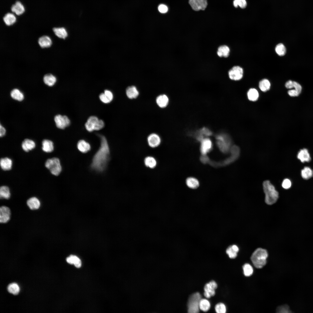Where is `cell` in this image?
Segmentation results:
<instances>
[{"label": "cell", "instance_id": "6da1fadb", "mask_svg": "<svg viewBox=\"0 0 313 313\" xmlns=\"http://www.w3.org/2000/svg\"><path fill=\"white\" fill-rule=\"evenodd\" d=\"M100 146L93 156L90 168L96 172H101L106 169L110 159L109 146L105 137L99 135Z\"/></svg>", "mask_w": 313, "mask_h": 313}, {"label": "cell", "instance_id": "9c48e42d", "mask_svg": "<svg viewBox=\"0 0 313 313\" xmlns=\"http://www.w3.org/2000/svg\"><path fill=\"white\" fill-rule=\"evenodd\" d=\"M54 120L57 127L62 129L69 126L70 123V119L65 115H56L54 117Z\"/></svg>", "mask_w": 313, "mask_h": 313}, {"label": "cell", "instance_id": "836d02e7", "mask_svg": "<svg viewBox=\"0 0 313 313\" xmlns=\"http://www.w3.org/2000/svg\"><path fill=\"white\" fill-rule=\"evenodd\" d=\"M270 86V81L266 79H262L260 81L259 83V88L261 91L263 92H265L269 90Z\"/></svg>", "mask_w": 313, "mask_h": 313}, {"label": "cell", "instance_id": "f907efd6", "mask_svg": "<svg viewBox=\"0 0 313 313\" xmlns=\"http://www.w3.org/2000/svg\"><path fill=\"white\" fill-rule=\"evenodd\" d=\"M294 88L295 90L297 91L299 94L301 93L302 90V87L299 83L296 81H294Z\"/></svg>", "mask_w": 313, "mask_h": 313}, {"label": "cell", "instance_id": "816d5d0a", "mask_svg": "<svg viewBox=\"0 0 313 313\" xmlns=\"http://www.w3.org/2000/svg\"><path fill=\"white\" fill-rule=\"evenodd\" d=\"M104 93L110 100L112 101L113 98V95L112 92L111 91L107 90L104 91Z\"/></svg>", "mask_w": 313, "mask_h": 313}, {"label": "cell", "instance_id": "484cf974", "mask_svg": "<svg viewBox=\"0 0 313 313\" xmlns=\"http://www.w3.org/2000/svg\"><path fill=\"white\" fill-rule=\"evenodd\" d=\"M230 49L225 45L220 46L218 49L217 54L220 57H227L229 55Z\"/></svg>", "mask_w": 313, "mask_h": 313}, {"label": "cell", "instance_id": "c3c4849f", "mask_svg": "<svg viewBox=\"0 0 313 313\" xmlns=\"http://www.w3.org/2000/svg\"><path fill=\"white\" fill-rule=\"evenodd\" d=\"M158 9L159 12L162 13H166L168 10L167 6L163 4L160 5L158 6Z\"/></svg>", "mask_w": 313, "mask_h": 313}, {"label": "cell", "instance_id": "b9f144b4", "mask_svg": "<svg viewBox=\"0 0 313 313\" xmlns=\"http://www.w3.org/2000/svg\"><path fill=\"white\" fill-rule=\"evenodd\" d=\"M215 309L216 312L217 313H225L226 312V307L222 303H219L216 304Z\"/></svg>", "mask_w": 313, "mask_h": 313}, {"label": "cell", "instance_id": "f35d334b", "mask_svg": "<svg viewBox=\"0 0 313 313\" xmlns=\"http://www.w3.org/2000/svg\"><path fill=\"white\" fill-rule=\"evenodd\" d=\"M275 50L276 54L279 56H283L286 53V49L283 43L278 44L275 47Z\"/></svg>", "mask_w": 313, "mask_h": 313}, {"label": "cell", "instance_id": "f546056e", "mask_svg": "<svg viewBox=\"0 0 313 313\" xmlns=\"http://www.w3.org/2000/svg\"><path fill=\"white\" fill-rule=\"evenodd\" d=\"M44 83L49 86L54 85L56 81V78L53 75L50 74L45 75L43 78Z\"/></svg>", "mask_w": 313, "mask_h": 313}, {"label": "cell", "instance_id": "277c9868", "mask_svg": "<svg viewBox=\"0 0 313 313\" xmlns=\"http://www.w3.org/2000/svg\"><path fill=\"white\" fill-rule=\"evenodd\" d=\"M104 126L103 121L99 119L95 116L90 117L85 124L86 129L89 132L100 130L103 128Z\"/></svg>", "mask_w": 313, "mask_h": 313}, {"label": "cell", "instance_id": "7c38bea8", "mask_svg": "<svg viewBox=\"0 0 313 313\" xmlns=\"http://www.w3.org/2000/svg\"><path fill=\"white\" fill-rule=\"evenodd\" d=\"M231 156L226 159L224 162V164L228 165L234 162L239 157L240 153V150L237 146L234 145L232 146L230 150Z\"/></svg>", "mask_w": 313, "mask_h": 313}, {"label": "cell", "instance_id": "60d3db41", "mask_svg": "<svg viewBox=\"0 0 313 313\" xmlns=\"http://www.w3.org/2000/svg\"><path fill=\"white\" fill-rule=\"evenodd\" d=\"M244 274L246 276H249L251 275L253 272V268L252 266L248 263L244 264L243 266Z\"/></svg>", "mask_w": 313, "mask_h": 313}, {"label": "cell", "instance_id": "d590c367", "mask_svg": "<svg viewBox=\"0 0 313 313\" xmlns=\"http://www.w3.org/2000/svg\"><path fill=\"white\" fill-rule=\"evenodd\" d=\"M302 177L305 179H308L313 176V171L308 167H305L301 171Z\"/></svg>", "mask_w": 313, "mask_h": 313}, {"label": "cell", "instance_id": "83f0119b", "mask_svg": "<svg viewBox=\"0 0 313 313\" xmlns=\"http://www.w3.org/2000/svg\"><path fill=\"white\" fill-rule=\"evenodd\" d=\"M3 21L5 24L8 26L12 25L16 21V19L12 14L8 13L6 14L3 18Z\"/></svg>", "mask_w": 313, "mask_h": 313}, {"label": "cell", "instance_id": "7402d4cb", "mask_svg": "<svg viewBox=\"0 0 313 313\" xmlns=\"http://www.w3.org/2000/svg\"><path fill=\"white\" fill-rule=\"evenodd\" d=\"M0 164L2 170L5 171L9 170L12 168V161L8 157L2 158L0 160Z\"/></svg>", "mask_w": 313, "mask_h": 313}, {"label": "cell", "instance_id": "ab89813d", "mask_svg": "<svg viewBox=\"0 0 313 313\" xmlns=\"http://www.w3.org/2000/svg\"><path fill=\"white\" fill-rule=\"evenodd\" d=\"M8 292L14 295L17 294L19 292V288L18 285L15 283H10L7 287Z\"/></svg>", "mask_w": 313, "mask_h": 313}, {"label": "cell", "instance_id": "3957f363", "mask_svg": "<svg viewBox=\"0 0 313 313\" xmlns=\"http://www.w3.org/2000/svg\"><path fill=\"white\" fill-rule=\"evenodd\" d=\"M268 256V252L266 250L259 248L253 252L251 259L255 267L261 268L266 265Z\"/></svg>", "mask_w": 313, "mask_h": 313}, {"label": "cell", "instance_id": "11a10c76", "mask_svg": "<svg viewBox=\"0 0 313 313\" xmlns=\"http://www.w3.org/2000/svg\"><path fill=\"white\" fill-rule=\"evenodd\" d=\"M285 86L288 89H291L294 88V81L289 80L285 84Z\"/></svg>", "mask_w": 313, "mask_h": 313}, {"label": "cell", "instance_id": "9a60e30c", "mask_svg": "<svg viewBox=\"0 0 313 313\" xmlns=\"http://www.w3.org/2000/svg\"><path fill=\"white\" fill-rule=\"evenodd\" d=\"M147 141L149 146L152 148L158 147L161 142L159 136L155 133L150 134L148 137Z\"/></svg>", "mask_w": 313, "mask_h": 313}, {"label": "cell", "instance_id": "ba28073f", "mask_svg": "<svg viewBox=\"0 0 313 313\" xmlns=\"http://www.w3.org/2000/svg\"><path fill=\"white\" fill-rule=\"evenodd\" d=\"M243 68L239 66L233 67L228 72L229 78L231 80L239 81L242 79L243 76Z\"/></svg>", "mask_w": 313, "mask_h": 313}, {"label": "cell", "instance_id": "5b68a950", "mask_svg": "<svg viewBox=\"0 0 313 313\" xmlns=\"http://www.w3.org/2000/svg\"><path fill=\"white\" fill-rule=\"evenodd\" d=\"M46 167L55 176L59 175L62 171V167L59 159L57 157L48 159L45 163Z\"/></svg>", "mask_w": 313, "mask_h": 313}, {"label": "cell", "instance_id": "ee69618b", "mask_svg": "<svg viewBox=\"0 0 313 313\" xmlns=\"http://www.w3.org/2000/svg\"><path fill=\"white\" fill-rule=\"evenodd\" d=\"M234 6L237 8L238 6L242 8H244L246 7L247 3L245 0H234L233 1Z\"/></svg>", "mask_w": 313, "mask_h": 313}, {"label": "cell", "instance_id": "f6af8a7d", "mask_svg": "<svg viewBox=\"0 0 313 313\" xmlns=\"http://www.w3.org/2000/svg\"><path fill=\"white\" fill-rule=\"evenodd\" d=\"M73 264L77 268H80L81 265V260L77 256L73 255Z\"/></svg>", "mask_w": 313, "mask_h": 313}, {"label": "cell", "instance_id": "e0dca14e", "mask_svg": "<svg viewBox=\"0 0 313 313\" xmlns=\"http://www.w3.org/2000/svg\"><path fill=\"white\" fill-rule=\"evenodd\" d=\"M297 157L302 163L309 162L311 159L308 150L305 148L301 149L299 151L297 155Z\"/></svg>", "mask_w": 313, "mask_h": 313}, {"label": "cell", "instance_id": "d4e9b609", "mask_svg": "<svg viewBox=\"0 0 313 313\" xmlns=\"http://www.w3.org/2000/svg\"><path fill=\"white\" fill-rule=\"evenodd\" d=\"M156 101L157 105L160 107L164 108L168 104L169 99L166 95L161 94L157 97L156 99Z\"/></svg>", "mask_w": 313, "mask_h": 313}, {"label": "cell", "instance_id": "2e32d148", "mask_svg": "<svg viewBox=\"0 0 313 313\" xmlns=\"http://www.w3.org/2000/svg\"><path fill=\"white\" fill-rule=\"evenodd\" d=\"M26 204L29 208L31 210L38 209L41 205L39 200L36 197H32L27 201Z\"/></svg>", "mask_w": 313, "mask_h": 313}, {"label": "cell", "instance_id": "f1b7e54d", "mask_svg": "<svg viewBox=\"0 0 313 313\" xmlns=\"http://www.w3.org/2000/svg\"><path fill=\"white\" fill-rule=\"evenodd\" d=\"M53 30L55 34L59 38L65 39L68 36L67 32L64 28H54Z\"/></svg>", "mask_w": 313, "mask_h": 313}, {"label": "cell", "instance_id": "4316f807", "mask_svg": "<svg viewBox=\"0 0 313 313\" xmlns=\"http://www.w3.org/2000/svg\"><path fill=\"white\" fill-rule=\"evenodd\" d=\"M239 251L238 247L236 245L229 246L226 250V253L231 259L235 258L237 256V253Z\"/></svg>", "mask_w": 313, "mask_h": 313}, {"label": "cell", "instance_id": "bcb514c9", "mask_svg": "<svg viewBox=\"0 0 313 313\" xmlns=\"http://www.w3.org/2000/svg\"><path fill=\"white\" fill-rule=\"evenodd\" d=\"M99 98L100 100L105 103H108L111 101L104 93L101 94Z\"/></svg>", "mask_w": 313, "mask_h": 313}, {"label": "cell", "instance_id": "ac0fdd59", "mask_svg": "<svg viewBox=\"0 0 313 313\" xmlns=\"http://www.w3.org/2000/svg\"><path fill=\"white\" fill-rule=\"evenodd\" d=\"M77 147L79 151L83 153H87L91 149L90 144L84 140H80L78 141Z\"/></svg>", "mask_w": 313, "mask_h": 313}, {"label": "cell", "instance_id": "44dd1931", "mask_svg": "<svg viewBox=\"0 0 313 313\" xmlns=\"http://www.w3.org/2000/svg\"><path fill=\"white\" fill-rule=\"evenodd\" d=\"M38 43L42 48L50 47L52 43L51 39L47 36H43L40 37L38 40Z\"/></svg>", "mask_w": 313, "mask_h": 313}, {"label": "cell", "instance_id": "30bf717a", "mask_svg": "<svg viewBox=\"0 0 313 313\" xmlns=\"http://www.w3.org/2000/svg\"><path fill=\"white\" fill-rule=\"evenodd\" d=\"M217 285L214 281H211L206 283L204 287V296L207 298H209L215 294V290L217 288Z\"/></svg>", "mask_w": 313, "mask_h": 313}, {"label": "cell", "instance_id": "4fadbf2b", "mask_svg": "<svg viewBox=\"0 0 313 313\" xmlns=\"http://www.w3.org/2000/svg\"><path fill=\"white\" fill-rule=\"evenodd\" d=\"M189 3L192 9L195 11L204 10L207 5V0H189Z\"/></svg>", "mask_w": 313, "mask_h": 313}, {"label": "cell", "instance_id": "db71d44e", "mask_svg": "<svg viewBox=\"0 0 313 313\" xmlns=\"http://www.w3.org/2000/svg\"><path fill=\"white\" fill-rule=\"evenodd\" d=\"M200 159L201 162L203 163H206L209 161V158L206 155H202L201 156Z\"/></svg>", "mask_w": 313, "mask_h": 313}, {"label": "cell", "instance_id": "cb8c5ba5", "mask_svg": "<svg viewBox=\"0 0 313 313\" xmlns=\"http://www.w3.org/2000/svg\"><path fill=\"white\" fill-rule=\"evenodd\" d=\"M126 93L127 97L130 99L136 98L139 95V92L134 86L128 87L126 89Z\"/></svg>", "mask_w": 313, "mask_h": 313}, {"label": "cell", "instance_id": "4dcf8cb0", "mask_svg": "<svg viewBox=\"0 0 313 313\" xmlns=\"http://www.w3.org/2000/svg\"><path fill=\"white\" fill-rule=\"evenodd\" d=\"M247 95L248 99L252 101H256L259 97L258 91L254 88L250 89L247 92Z\"/></svg>", "mask_w": 313, "mask_h": 313}, {"label": "cell", "instance_id": "ffe728a7", "mask_svg": "<svg viewBox=\"0 0 313 313\" xmlns=\"http://www.w3.org/2000/svg\"><path fill=\"white\" fill-rule=\"evenodd\" d=\"M12 11L17 15L22 14L24 12L25 8L23 4L19 1H17L13 5L11 8Z\"/></svg>", "mask_w": 313, "mask_h": 313}, {"label": "cell", "instance_id": "9f6ffc18", "mask_svg": "<svg viewBox=\"0 0 313 313\" xmlns=\"http://www.w3.org/2000/svg\"><path fill=\"white\" fill-rule=\"evenodd\" d=\"M6 130L5 128L2 126L1 124L0 125V136L2 137L4 136L6 133Z\"/></svg>", "mask_w": 313, "mask_h": 313}, {"label": "cell", "instance_id": "f5cc1de1", "mask_svg": "<svg viewBox=\"0 0 313 313\" xmlns=\"http://www.w3.org/2000/svg\"><path fill=\"white\" fill-rule=\"evenodd\" d=\"M288 93L291 97L297 96L299 94L298 92L295 89L289 90L288 92Z\"/></svg>", "mask_w": 313, "mask_h": 313}, {"label": "cell", "instance_id": "681fc988", "mask_svg": "<svg viewBox=\"0 0 313 313\" xmlns=\"http://www.w3.org/2000/svg\"><path fill=\"white\" fill-rule=\"evenodd\" d=\"M201 135H202V134L207 136H209L212 134L211 132L208 129L205 128H203L201 131Z\"/></svg>", "mask_w": 313, "mask_h": 313}, {"label": "cell", "instance_id": "e575fe53", "mask_svg": "<svg viewBox=\"0 0 313 313\" xmlns=\"http://www.w3.org/2000/svg\"><path fill=\"white\" fill-rule=\"evenodd\" d=\"M186 184L189 188L195 189L199 186V182L196 178L190 177L188 178L186 181Z\"/></svg>", "mask_w": 313, "mask_h": 313}, {"label": "cell", "instance_id": "8fae6325", "mask_svg": "<svg viewBox=\"0 0 313 313\" xmlns=\"http://www.w3.org/2000/svg\"><path fill=\"white\" fill-rule=\"evenodd\" d=\"M11 212L10 208L5 205L0 208V223H6L9 221L11 216Z\"/></svg>", "mask_w": 313, "mask_h": 313}, {"label": "cell", "instance_id": "1f68e13d", "mask_svg": "<svg viewBox=\"0 0 313 313\" xmlns=\"http://www.w3.org/2000/svg\"><path fill=\"white\" fill-rule=\"evenodd\" d=\"M10 193L9 188L6 186H2L0 188V197L1 199H9Z\"/></svg>", "mask_w": 313, "mask_h": 313}, {"label": "cell", "instance_id": "8992f818", "mask_svg": "<svg viewBox=\"0 0 313 313\" xmlns=\"http://www.w3.org/2000/svg\"><path fill=\"white\" fill-rule=\"evenodd\" d=\"M217 144L220 150L223 153H226L230 150L231 141L227 135L223 134L217 136L216 137Z\"/></svg>", "mask_w": 313, "mask_h": 313}, {"label": "cell", "instance_id": "6f0895ef", "mask_svg": "<svg viewBox=\"0 0 313 313\" xmlns=\"http://www.w3.org/2000/svg\"><path fill=\"white\" fill-rule=\"evenodd\" d=\"M66 260L67 262L71 264H73V259L72 255H71L67 257Z\"/></svg>", "mask_w": 313, "mask_h": 313}, {"label": "cell", "instance_id": "5bb4252c", "mask_svg": "<svg viewBox=\"0 0 313 313\" xmlns=\"http://www.w3.org/2000/svg\"><path fill=\"white\" fill-rule=\"evenodd\" d=\"M200 151L202 155H206L212 148V143L208 138L203 139L201 141Z\"/></svg>", "mask_w": 313, "mask_h": 313}, {"label": "cell", "instance_id": "7bdbcfd3", "mask_svg": "<svg viewBox=\"0 0 313 313\" xmlns=\"http://www.w3.org/2000/svg\"><path fill=\"white\" fill-rule=\"evenodd\" d=\"M277 312L278 313H290L291 312L289 306L287 305H284L280 306L277 308Z\"/></svg>", "mask_w": 313, "mask_h": 313}, {"label": "cell", "instance_id": "7a4b0ae2", "mask_svg": "<svg viewBox=\"0 0 313 313\" xmlns=\"http://www.w3.org/2000/svg\"><path fill=\"white\" fill-rule=\"evenodd\" d=\"M265 194V201L268 205H272L277 201L279 198V193L269 180L264 181L263 184Z\"/></svg>", "mask_w": 313, "mask_h": 313}, {"label": "cell", "instance_id": "603a6c76", "mask_svg": "<svg viewBox=\"0 0 313 313\" xmlns=\"http://www.w3.org/2000/svg\"><path fill=\"white\" fill-rule=\"evenodd\" d=\"M42 150L44 152L47 153L51 152L54 149L53 143L52 142L49 140L44 139L42 143Z\"/></svg>", "mask_w": 313, "mask_h": 313}, {"label": "cell", "instance_id": "8d00e7d4", "mask_svg": "<svg viewBox=\"0 0 313 313\" xmlns=\"http://www.w3.org/2000/svg\"><path fill=\"white\" fill-rule=\"evenodd\" d=\"M199 306V309L201 310L206 312L210 309V304L207 299H201L200 301Z\"/></svg>", "mask_w": 313, "mask_h": 313}, {"label": "cell", "instance_id": "74e56055", "mask_svg": "<svg viewBox=\"0 0 313 313\" xmlns=\"http://www.w3.org/2000/svg\"><path fill=\"white\" fill-rule=\"evenodd\" d=\"M145 165L150 168H153L155 167L156 165V161L155 159L151 156L146 157L144 161Z\"/></svg>", "mask_w": 313, "mask_h": 313}, {"label": "cell", "instance_id": "7dc6e473", "mask_svg": "<svg viewBox=\"0 0 313 313\" xmlns=\"http://www.w3.org/2000/svg\"><path fill=\"white\" fill-rule=\"evenodd\" d=\"M282 185L284 188L286 189H288L290 188L291 186V181L288 179H285L283 181Z\"/></svg>", "mask_w": 313, "mask_h": 313}, {"label": "cell", "instance_id": "d6a6232c", "mask_svg": "<svg viewBox=\"0 0 313 313\" xmlns=\"http://www.w3.org/2000/svg\"><path fill=\"white\" fill-rule=\"evenodd\" d=\"M10 95L13 99L19 101H22L24 99L23 94L17 89L12 90L10 92Z\"/></svg>", "mask_w": 313, "mask_h": 313}, {"label": "cell", "instance_id": "d6986e66", "mask_svg": "<svg viewBox=\"0 0 313 313\" xmlns=\"http://www.w3.org/2000/svg\"><path fill=\"white\" fill-rule=\"evenodd\" d=\"M21 147L24 151L27 152L35 148V143L32 140L25 139L22 143Z\"/></svg>", "mask_w": 313, "mask_h": 313}, {"label": "cell", "instance_id": "52a82bcc", "mask_svg": "<svg viewBox=\"0 0 313 313\" xmlns=\"http://www.w3.org/2000/svg\"><path fill=\"white\" fill-rule=\"evenodd\" d=\"M201 296L198 292L194 293L190 297L188 301V311L189 313H197L199 311V303Z\"/></svg>", "mask_w": 313, "mask_h": 313}]
</instances>
